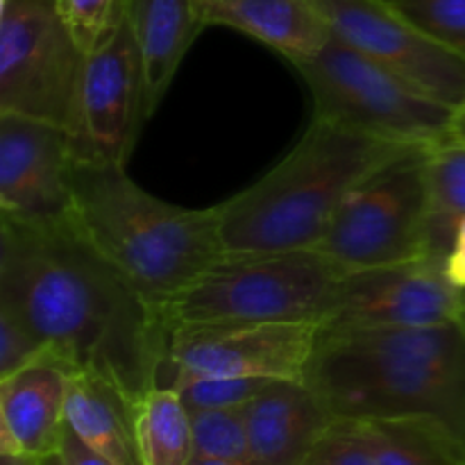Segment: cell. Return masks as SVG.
<instances>
[{"label":"cell","mask_w":465,"mask_h":465,"mask_svg":"<svg viewBox=\"0 0 465 465\" xmlns=\"http://www.w3.org/2000/svg\"><path fill=\"white\" fill-rule=\"evenodd\" d=\"M0 309L71 371L112 384L132 407L162 384L171 327L73 225L0 221Z\"/></svg>","instance_id":"cell-1"},{"label":"cell","mask_w":465,"mask_h":465,"mask_svg":"<svg viewBox=\"0 0 465 465\" xmlns=\"http://www.w3.org/2000/svg\"><path fill=\"white\" fill-rule=\"evenodd\" d=\"M304 380L334 418H431L465 445V316L425 327L321 331Z\"/></svg>","instance_id":"cell-2"},{"label":"cell","mask_w":465,"mask_h":465,"mask_svg":"<svg viewBox=\"0 0 465 465\" xmlns=\"http://www.w3.org/2000/svg\"><path fill=\"white\" fill-rule=\"evenodd\" d=\"M413 145L313 116L295 148L262 180L216 204L225 252L313 250L354 189Z\"/></svg>","instance_id":"cell-3"},{"label":"cell","mask_w":465,"mask_h":465,"mask_svg":"<svg viewBox=\"0 0 465 465\" xmlns=\"http://www.w3.org/2000/svg\"><path fill=\"white\" fill-rule=\"evenodd\" d=\"M71 225L162 313L225 254L216 207L166 203L114 163H75Z\"/></svg>","instance_id":"cell-4"},{"label":"cell","mask_w":465,"mask_h":465,"mask_svg":"<svg viewBox=\"0 0 465 465\" xmlns=\"http://www.w3.org/2000/svg\"><path fill=\"white\" fill-rule=\"evenodd\" d=\"M345 271L318 250L225 252L163 307L182 322H318Z\"/></svg>","instance_id":"cell-5"},{"label":"cell","mask_w":465,"mask_h":465,"mask_svg":"<svg viewBox=\"0 0 465 465\" xmlns=\"http://www.w3.org/2000/svg\"><path fill=\"white\" fill-rule=\"evenodd\" d=\"M313 98V116L413 148L452 136L454 109L400 80L339 36L295 64Z\"/></svg>","instance_id":"cell-6"},{"label":"cell","mask_w":465,"mask_h":465,"mask_svg":"<svg viewBox=\"0 0 465 465\" xmlns=\"http://www.w3.org/2000/svg\"><path fill=\"white\" fill-rule=\"evenodd\" d=\"M86 54L57 0H0V114L77 130Z\"/></svg>","instance_id":"cell-7"},{"label":"cell","mask_w":465,"mask_h":465,"mask_svg":"<svg viewBox=\"0 0 465 465\" xmlns=\"http://www.w3.org/2000/svg\"><path fill=\"white\" fill-rule=\"evenodd\" d=\"M427 150H416L389 163L354 189L313 250L330 257L345 272L430 257Z\"/></svg>","instance_id":"cell-8"},{"label":"cell","mask_w":465,"mask_h":465,"mask_svg":"<svg viewBox=\"0 0 465 465\" xmlns=\"http://www.w3.org/2000/svg\"><path fill=\"white\" fill-rule=\"evenodd\" d=\"M318 339V322H182L171 330L159 386L209 377L304 380Z\"/></svg>","instance_id":"cell-9"},{"label":"cell","mask_w":465,"mask_h":465,"mask_svg":"<svg viewBox=\"0 0 465 465\" xmlns=\"http://www.w3.org/2000/svg\"><path fill=\"white\" fill-rule=\"evenodd\" d=\"M145 121L143 64L118 0L112 27L86 54L80 116L73 134L77 162L125 166Z\"/></svg>","instance_id":"cell-10"},{"label":"cell","mask_w":465,"mask_h":465,"mask_svg":"<svg viewBox=\"0 0 465 465\" xmlns=\"http://www.w3.org/2000/svg\"><path fill=\"white\" fill-rule=\"evenodd\" d=\"M331 35L457 112L465 103V57L413 25L386 0H316Z\"/></svg>","instance_id":"cell-11"},{"label":"cell","mask_w":465,"mask_h":465,"mask_svg":"<svg viewBox=\"0 0 465 465\" xmlns=\"http://www.w3.org/2000/svg\"><path fill=\"white\" fill-rule=\"evenodd\" d=\"M465 316L459 289L436 259H413L371 271L345 272L321 331L425 327Z\"/></svg>","instance_id":"cell-12"},{"label":"cell","mask_w":465,"mask_h":465,"mask_svg":"<svg viewBox=\"0 0 465 465\" xmlns=\"http://www.w3.org/2000/svg\"><path fill=\"white\" fill-rule=\"evenodd\" d=\"M75 163L68 130L0 114V221L36 227L68 225Z\"/></svg>","instance_id":"cell-13"},{"label":"cell","mask_w":465,"mask_h":465,"mask_svg":"<svg viewBox=\"0 0 465 465\" xmlns=\"http://www.w3.org/2000/svg\"><path fill=\"white\" fill-rule=\"evenodd\" d=\"M71 372L48 350L36 361L0 377V454L44 459L59 452Z\"/></svg>","instance_id":"cell-14"},{"label":"cell","mask_w":465,"mask_h":465,"mask_svg":"<svg viewBox=\"0 0 465 465\" xmlns=\"http://www.w3.org/2000/svg\"><path fill=\"white\" fill-rule=\"evenodd\" d=\"M334 413L307 380H272L245 404L252 465H302Z\"/></svg>","instance_id":"cell-15"},{"label":"cell","mask_w":465,"mask_h":465,"mask_svg":"<svg viewBox=\"0 0 465 465\" xmlns=\"http://www.w3.org/2000/svg\"><path fill=\"white\" fill-rule=\"evenodd\" d=\"M145 82V118L166 98L182 62L207 23V0H121Z\"/></svg>","instance_id":"cell-16"},{"label":"cell","mask_w":465,"mask_h":465,"mask_svg":"<svg viewBox=\"0 0 465 465\" xmlns=\"http://www.w3.org/2000/svg\"><path fill=\"white\" fill-rule=\"evenodd\" d=\"M207 23L262 41L293 66L312 59L331 36L316 0H207Z\"/></svg>","instance_id":"cell-17"},{"label":"cell","mask_w":465,"mask_h":465,"mask_svg":"<svg viewBox=\"0 0 465 465\" xmlns=\"http://www.w3.org/2000/svg\"><path fill=\"white\" fill-rule=\"evenodd\" d=\"M66 425L82 443L114 465H143L134 434V407L100 377L73 371Z\"/></svg>","instance_id":"cell-18"},{"label":"cell","mask_w":465,"mask_h":465,"mask_svg":"<svg viewBox=\"0 0 465 465\" xmlns=\"http://www.w3.org/2000/svg\"><path fill=\"white\" fill-rule=\"evenodd\" d=\"M427 252L436 262L448 259L465 221V141H440L425 154Z\"/></svg>","instance_id":"cell-19"},{"label":"cell","mask_w":465,"mask_h":465,"mask_svg":"<svg viewBox=\"0 0 465 465\" xmlns=\"http://www.w3.org/2000/svg\"><path fill=\"white\" fill-rule=\"evenodd\" d=\"M134 434L143 465L193 461L191 411L173 386H154L134 407Z\"/></svg>","instance_id":"cell-20"},{"label":"cell","mask_w":465,"mask_h":465,"mask_svg":"<svg viewBox=\"0 0 465 465\" xmlns=\"http://www.w3.org/2000/svg\"><path fill=\"white\" fill-rule=\"evenodd\" d=\"M377 465H465V445L431 418L368 420Z\"/></svg>","instance_id":"cell-21"},{"label":"cell","mask_w":465,"mask_h":465,"mask_svg":"<svg viewBox=\"0 0 465 465\" xmlns=\"http://www.w3.org/2000/svg\"><path fill=\"white\" fill-rule=\"evenodd\" d=\"M191 425L195 457L239 465L252 463L245 407L195 411L191 413Z\"/></svg>","instance_id":"cell-22"},{"label":"cell","mask_w":465,"mask_h":465,"mask_svg":"<svg viewBox=\"0 0 465 465\" xmlns=\"http://www.w3.org/2000/svg\"><path fill=\"white\" fill-rule=\"evenodd\" d=\"M302 465H377L368 420L334 418Z\"/></svg>","instance_id":"cell-23"},{"label":"cell","mask_w":465,"mask_h":465,"mask_svg":"<svg viewBox=\"0 0 465 465\" xmlns=\"http://www.w3.org/2000/svg\"><path fill=\"white\" fill-rule=\"evenodd\" d=\"M425 35L465 57V0H386Z\"/></svg>","instance_id":"cell-24"},{"label":"cell","mask_w":465,"mask_h":465,"mask_svg":"<svg viewBox=\"0 0 465 465\" xmlns=\"http://www.w3.org/2000/svg\"><path fill=\"white\" fill-rule=\"evenodd\" d=\"M272 380L262 377H209V380H191L177 386L182 402L191 413L207 409L245 407L259 391Z\"/></svg>","instance_id":"cell-25"},{"label":"cell","mask_w":465,"mask_h":465,"mask_svg":"<svg viewBox=\"0 0 465 465\" xmlns=\"http://www.w3.org/2000/svg\"><path fill=\"white\" fill-rule=\"evenodd\" d=\"M118 0H57L59 16L84 54L94 53L112 27Z\"/></svg>","instance_id":"cell-26"},{"label":"cell","mask_w":465,"mask_h":465,"mask_svg":"<svg viewBox=\"0 0 465 465\" xmlns=\"http://www.w3.org/2000/svg\"><path fill=\"white\" fill-rule=\"evenodd\" d=\"M45 352L48 348L21 318L7 309H0V377L12 375L14 371L36 361Z\"/></svg>","instance_id":"cell-27"},{"label":"cell","mask_w":465,"mask_h":465,"mask_svg":"<svg viewBox=\"0 0 465 465\" xmlns=\"http://www.w3.org/2000/svg\"><path fill=\"white\" fill-rule=\"evenodd\" d=\"M59 457H62L64 465H114L104 457H100L95 450H91L89 445L82 443V440L68 430V425L66 431H64L62 445H59Z\"/></svg>","instance_id":"cell-28"},{"label":"cell","mask_w":465,"mask_h":465,"mask_svg":"<svg viewBox=\"0 0 465 465\" xmlns=\"http://www.w3.org/2000/svg\"><path fill=\"white\" fill-rule=\"evenodd\" d=\"M445 272H448V277L459 289H465V221L459 227L452 250H450L448 259H445Z\"/></svg>","instance_id":"cell-29"},{"label":"cell","mask_w":465,"mask_h":465,"mask_svg":"<svg viewBox=\"0 0 465 465\" xmlns=\"http://www.w3.org/2000/svg\"><path fill=\"white\" fill-rule=\"evenodd\" d=\"M0 465H41V459L25 454H0Z\"/></svg>","instance_id":"cell-30"},{"label":"cell","mask_w":465,"mask_h":465,"mask_svg":"<svg viewBox=\"0 0 465 465\" xmlns=\"http://www.w3.org/2000/svg\"><path fill=\"white\" fill-rule=\"evenodd\" d=\"M452 136H454V139H463L465 141V103L457 109V112H454Z\"/></svg>","instance_id":"cell-31"},{"label":"cell","mask_w":465,"mask_h":465,"mask_svg":"<svg viewBox=\"0 0 465 465\" xmlns=\"http://www.w3.org/2000/svg\"><path fill=\"white\" fill-rule=\"evenodd\" d=\"M189 465H239V463H225V461H213V459H200V457H193V461ZM252 465V463H248Z\"/></svg>","instance_id":"cell-32"},{"label":"cell","mask_w":465,"mask_h":465,"mask_svg":"<svg viewBox=\"0 0 465 465\" xmlns=\"http://www.w3.org/2000/svg\"><path fill=\"white\" fill-rule=\"evenodd\" d=\"M41 465H64V461H62V457H59V452H54V454H50V457L41 459Z\"/></svg>","instance_id":"cell-33"}]
</instances>
